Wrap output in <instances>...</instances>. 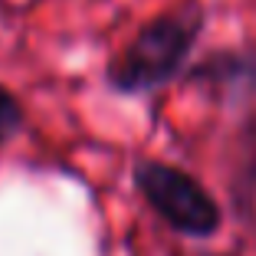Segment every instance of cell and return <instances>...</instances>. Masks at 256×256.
Segmentation results:
<instances>
[{"label":"cell","instance_id":"cell-6","mask_svg":"<svg viewBox=\"0 0 256 256\" xmlns=\"http://www.w3.org/2000/svg\"><path fill=\"white\" fill-rule=\"evenodd\" d=\"M168 256H230V253H210V250H171Z\"/></svg>","mask_w":256,"mask_h":256},{"label":"cell","instance_id":"cell-2","mask_svg":"<svg viewBox=\"0 0 256 256\" xmlns=\"http://www.w3.org/2000/svg\"><path fill=\"white\" fill-rule=\"evenodd\" d=\"M132 184L154 217L184 240H214L224 226V207L214 190L164 158H135Z\"/></svg>","mask_w":256,"mask_h":256},{"label":"cell","instance_id":"cell-3","mask_svg":"<svg viewBox=\"0 0 256 256\" xmlns=\"http://www.w3.org/2000/svg\"><path fill=\"white\" fill-rule=\"evenodd\" d=\"M184 89L214 108L236 115L256 112V46H214L188 62L181 72Z\"/></svg>","mask_w":256,"mask_h":256},{"label":"cell","instance_id":"cell-1","mask_svg":"<svg viewBox=\"0 0 256 256\" xmlns=\"http://www.w3.org/2000/svg\"><path fill=\"white\" fill-rule=\"evenodd\" d=\"M207 30L204 0H178L142 23L135 36L106 62V86L115 96L142 98L181 79Z\"/></svg>","mask_w":256,"mask_h":256},{"label":"cell","instance_id":"cell-5","mask_svg":"<svg viewBox=\"0 0 256 256\" xmlns=\"http://www.w3.org/2000/svg\"><path fill=\"white\" fill-rule=\"evenodd\" d=\"M23 128H26V108H23L20 96L0 82V148L16 142L23 135Z\"/></svg>","mask_w":256,"mask_h":256},{"label":"cell","instance_id":"cell-4","mask_svg":"<svg viewBox=\"0 0 256 256\" xmlns=\"http://www.w3.org/2000/svg\"><path fill=\"white\" fill-rule=\"evenodd\" d=\"M226 194L236 220L256 217V112L240 115L234 138L226 142Z\"/></svg>","mask_w":256,"mask_h":256}]
</instances>
